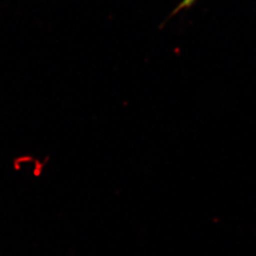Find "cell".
Wrapping results in <instances>:
<instances>
[{"label":"cell","instance_id":"obj_1","mask_svg":"<svg viewBox=\"0 0 256 256\" xmlns=\"http://www.w3.org/2000/svg\"><path fill=\"white\" fill-rule=\"evenodd\" d=\"M196 1H198V0H182V2H180V3L174 8V10L172 12L170 18H172V16H174L176 14H180L182 10L191 8Z\"/></svg>","mask_w":256,"mask_h":256}]
</instances>
